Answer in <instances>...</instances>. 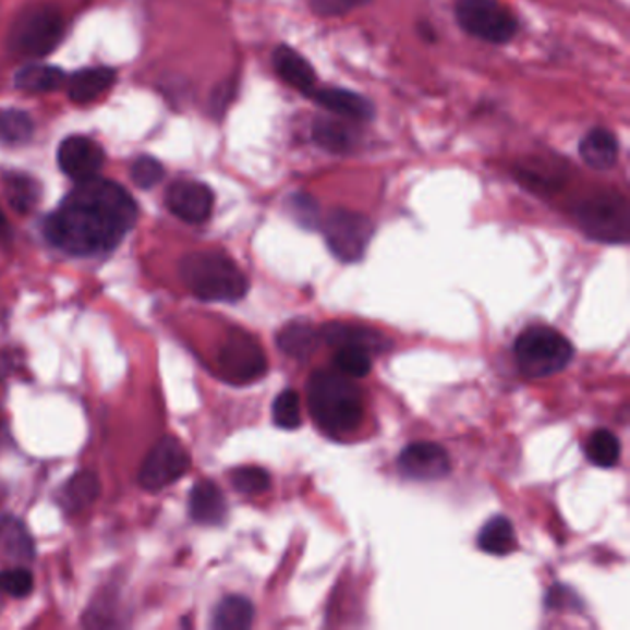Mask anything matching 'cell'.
<instances>
[{"instance_id":"9a60e30c","label":"cell","mask_w":630,"mask_h":630,"mask_svg":"<svg viewBox=\"0 0 630 630\" xmlns=\"http://www.w3.org/2000/svg\"><path fill=\"white\" fill-rule=\"evenodd\" d=\"M318 334L326 344L334 346V348L353 346V348H363L372 353L385 352L392 346L385 335L377 334L374 329L342 324V322H329Z\"/></svg>"},{"instance_id":"3957f363","label":"cell","mask_w":630,"mask_h":630,"mask_svg":"<svg viewBox=\"0 0 630 630\" xmlns=\"http://www.w3.org/2000/svg\"><path fill=\"white\" fill-rule=\"evenodd\" d=\"M180 278L204 302L233 303L249 292V279L235 261L220 252H193L180 261Z\"/></svg>"},{"instance_id":"f1b7e54d","label":"cell","mask_w":630,"mask_h":630,"mask_svg":"<svg viewBox=\"0 0 630 630\" xmlns=\"http://www.w3.org/2000/svg\"><path fill=\"white\" fill-rule=\"evenodd\" d=\"M34 135V121L25 111L8 108L0 110V143L23 145Z\"/></svg>"},{"instance_id":"6da1fadb","label":"cell","mask_w":630,"mask_h":630,"mask_svg":"<svg viewBox=\"0 0 630 630\" xmlns=\"http://www.w3.org/2000/svg\"><path fill=\"white\" fill-rule=\"evenodd\" d=\"M137 213L126 189L111 180L92 178L76 183L47 217L43 231L56 249L89 257L117 249L137 222Z\"/></svg>"},{"instance_id":"7c38bea8","label":"cell","mask_w":630,"mask_h":630,"mask_svg":"<svg viewBox=\"0 0 630 630\" xmlns=\"http://www.w3.org/2000/svg\"><path fill=\"white\" fill-rule=\"evenodd\" d=\"M398 470L407 480L438 481L451 472L449 455L435 443H414L401 451Z\"/></svg>"},{"instance_id":"277c9868","label":"cell","mask_w":630,"mask_h":630,"mask_svg":"<svg viewBox=\"0 0 630 630\" xmlns=\"http://www.w3.org/2000/svg\"><path fill=\"white\" fill-rule=\"evenodd\" d=\"M514 355L523 376L544 379L568 366L573 358V346L557 329L533 326L516 339Z\"/></svg>"},{"instance_id":"ffe728a7","label":"cell","mask_w":630,"mask_h":630,"mask_svg":"<svg viewBox=\"0 0 630 630\" xmlns=\"http://www.w3.org/2000/svg\"><path fill=\"white\" fill-rule=\"evenodd\" d=\"M117 74L110 68L82 69L69 82V97L76 104H87L102 97L116 84Z\"/></svg>"},{"instance_id":"52a82bcc","label":"cell","mask_w":630,"mask_h":630,"mask_svg":"<svg viewBox=\"0 0 630 630\" xmlns=\"http://www.w3.org/2000/svg\"><path fill=\"white\" fill-rule=\"evenodd\" d=\"M455 15L462 31L492 45L509 43L518 32V21L499 0H459Z\"/></svg>"},{"instance_id":"ac0fdd59","label":"cell","mask_w":630,"mask_h":630,"mask_svg":"<svg viewBox=\"0 0 630 630\" xmlns=\"http://www.w3.org/2000/svg\"><path fill=\"white\" fill-rule=\"evenodd\" d=\"M579 154L584 163L595 170L613 169L618 163L619 145L616 135L606 128H592L589 134H584Z\"/></svg>"},{"instance_id":"8fae6325","label":"cell","mask_w":630,"mask_h":630,"mask_svg":"<svg viewBox=\"0 0 630 630\" xmlns=\"http://www.w3.org/2000/svg\"><path fill=\"white\" fill-rule=\"evenodd\" d=\"M167 207L178 219L189 225H202L211 217L215 194L206 183L196 180H180L170 185L165 196Z\"/></svg>"},{"instance_id":"e0dca14e","label":"cell","mask_w":630,"mask_h":630,"mask_svg":"<svg viewBox=\"0 0 630 630\" xmlns=\"http://www.w3.org/2000/svg\"><path fill=\"white\" fill-rule=\"evenodd\" d=\"M274 69L279 74V78L291 85L298 92L307 95L316 87L315 69L310 61L305 60L296 49L281 45L274 50Z\"/></svg>"},{"instance_id":"1f68e13d","label":"cell","mask_w":630,"mask_h":630,"mask_svg":"<svg viewBox=\"0 0 630 630\" xmlns=\"http://www.w3.org/2000/svg\"><path fill=\"white\" fill-rule=\"evenodd\" d=\"M270 473L265 468L241 467L231 472V485L244 496H257L270 488Z\"/></svg>"},{"instance_id":"9c48e42d","label":"cell","mask_w":630,"mask_h":630,"mask_svg":"<svg viewBox=\"0 0 630 630\" xmlns=\"http://www.w3.org/2000/svg\"><path fill=\"white\" fill-rule=\"evenodd\" d=\"M268 371L267 355L259 342L243 329H233L219 350V372L231 385H250Z\"/></svg>"},{"instance_id":"30bf717a","label":"cell","mask_w":630,"mask_h":630,"mask_svg":"<svg viewBox=\"0 0 630 630\" xmlns=\"http://www.w3.org/2000/svg\"><path fill=\"white\" fill-rule=\"evenodd\" d=\"M189 467L191 459L180 440L174 437L159 438L141 464L137 483L148 492L163 490L183 477Z\"/></svg>"},{"instance_id":"d4e9b609","label":"cell","mask_w":630,"mask_h":630,"mask_svg":"<svg viewBox=\"0 0 630 630\" xmlns=\"http://www.w3.org/2000/svg\"><path fill=\"white\" fill-rule=\"evenodd\" d=\"M477 544L488 555L497 557L509 555L516 549L514 525L505 516H494L492 520L486 521L485 528L481 529Z\"/></svg>"},{"instance_id":"e575fe53","label":"cell","mask_w":630,"mask_h":630,"mask_svg":"<svg viewBox=\"0 0 630 630\" xmlns=\"http://www.w3.org/2000/svg\"><path fill=\"white\" fill-rule=\"evenodd\" d=\"M289 206H291L292 217L303 226V228H316L320 225V209H318V204H316L310 194H294L291 201H289Z\"/></svg>"},{"instance_id":"cb8c5ba5","label":"cell","mask_w":630,"mask_h":630,"mask_svg":"<svg viewBox=\"0 0 630 630\" xmlns=\"http://www.w3.org/2000/svg\"><path fill=\"white\" fill-rule=\"evenodd\" d=\"M100 492V483L93 472H80L69 480L68 485L61 490V505L68 512H82L89 505L95 504V499Z\"/></svg>"},{"instance_id":"4fadbf2b","label":"cell","mask_w":630,"mask_h":630,"mask_svg":"<svg viewBox=\"0 0 630 630\" xmlns=\"http://www.w3.org/2000/svg\"><path fill=\"white\" fill-rule=\"evenodd\" d=\"M58 163L74 182L97 178L104 165V148L85 135H71L58 148Z\"/></svg>"},{"instance_id":"44dd1931","label":"cell","mask_w":630,"mask_h":630,"mask_svg":"<svg viewBox=\"0 0 630 630\" xmlns=\"http://www.w3.org/2000/svg\"><path fill=\"white\" fill-rule=\"evenodd\" d=\"M313 141L331 154H348L358 143V132L348 122L320 117L313 122Z\"/></svg>"},{"instance_id":"2e32d148","label":"cell","mask_w":630,"mask_h":630,"mask_svg":"<svg viewBox=\"0 0 630 630\" xmlns=\"http://www.w3.org/2000/svg\"><path fill=\"white\" fill-rule=\"evenodd\" d=\"M189 514L201 525H222L228 516V501L219 486L211 481H201L189 494Z\"/></svg>"},{"instance_id":"d590c367","label":"cell","mask_w":630,"mask_h":630,"mask_svg":"<svg viewBox=\"0 0 630 630\" xmlns=\"http://www.w3.org/2000/svg\"><path fill=\"white\" fill-rule=\"evenodd\" d=\"M371 0H311V7L320 15H344Z\"/></svg>"},{"instance_id":"d6986e66","label":"cell","mask_w":630,"mask_h":630,"mask_svg":"<svg viewBox=\"0 0 630 630\" xmlns=\"http://www.w3.org/2000/svg\"><path fill=\"white\" fill-rule=\"evenodd\" d=\"M34 555V540L25 525L10 516L0 518V557L8 562L28 564Z\"/></svg>"},{"instance_id":"8d00e7d4","label":"cell","mask_w":630,"mask_h":630,"mask_svg":"<svg viewBox=\"0 0 630 630\" xmlns=\"http://www.w3.org/2000/svg\"><path fill=\"white\" fill-rule=\"evenodd\" d=\"M231 92H233V85H222V89L215 93V108H225L228 100H230Z\"/></svg>"},{"instance_id":"4316f807","label":"cell","mask_w":630,"mask_h":630,"mask_svg":"<svg viewBox=\"0 0 630 630\" xmlns=\"http://www.w3.org/2000/svg\"><path fill=\"white\" fill-rule=\"evenodd\" d=\"M65 82V73L52 65H31L15 76V85L23 92H54Z\"/></svg>"},{"instance_id":"8992f818","label":"cell","mask_w":630,"mask_h":630,"mask_svg":"<svg viewBox=\"0 0 630 630\" xmlns=\"http://www.w3.org/2000/svg\"><path fill=\"white\" fill-rule=\"evenodd\" d=\"M65 34V21L58 10L49 7L31 8L21 13L12 34L10 45L19 54L43 58L54 52Z\"/></svg>"},{"instance_id":"836d02e7","label":"cell","mask_w":630,"mask_h":630,"mask_svg":"<svg viewBox=\"0 0 630 630\" xmlns=\"http://www.w3.org/2000/svg\"><path fill=\"white\" fill-rule=\"evenodd\" d=\"M130 174H132L135 185H140L141 189H150L163 180L165 169L158 159L141 156L132 163Z\"/></svg>"},{"instance_id":"484cf974","label":"cell","mask_w":630,"mask_h":630,"mask_svg":"<svg viewBox=\"0 0 630 630\" xmlns=\"http://www.w3.org/2000/svg\"><path fill=\"white\" fill-rule=\"evenodd\" d=\"M4 191L13 209L19 213H28L36 207L41 196L39 183L34 178L21 174V172H7L4 174Z\"/></svg>"},{"instance_id":"f546056e","label":"cell","mask_w":630,"mask_h":630,"mask_svg":"<svg viewBox=\"0 0 630 630\" xmlns=\"http://www.w3.org/2000/svg\"><path fill=\"white\" fill-rule=\"evenodd\" d=\"M334 364L335 371L340 372L342 376L350 379H363L372 371L371 352L363 348H353V346H342L335 348Z\"/></svg>"},{"instance_id":"7a4b0ae2","label":"cell","mask_w":630,"mask_h":630,"mask_svg":"<svg viewBox=\"0 0 630 630\" xmlns=\"http://www.w3.org/2000/svg\"><path fill=\"white\" fill-rule=\"evenodd\" d=\"M307 405L318 429L328 437H348L363 424V392L340 372L318 371L311 376Z\"/></svg>"},{"instance_id":"7402d4cb","label":"cell","mask_w":630,"mask_h":630,"mask_svg":"<svg viewBox=\"0 0 630 630\" xmlns=\"http://www.w3.org/2000/svg\"><path fill=\"white\" fill-rule=\"evenodd\" d=\"M318 342L320 334L307 322H291L278 335L279 350L296 361L310 359Z\"/></svg>"},{"instance_id":"5b68a950","label":"cell","mask_w":630,"mask_h":630,"mask_svg":"<svg viewBox=\"0 0 630 630\" xmlns=\"http://www.w3.org/2000/svg\"><path fill=\"white\" fill-rule=\"evenodd\" d=\"M581 230L599 243L627 244L630 237V207L623 196L613 191L592 194L576 207Z\"/></svg>"},{"instance_id":"74e56055","label":"cell","mask_w":630,"mask_h":630,"mask_svg":"<svg viewBox=\"0 0 630 630\" xmlns=\"http://www.w3.org/2000/svg\"><path fill=\"white\" fill-rule=\"evenodd\" d=\"M4 231H7V217H4V213L0 209V237H2Z\"/></svg>"},{"instance_id":"83f0119b","label":"cell","mask_w":630,"mask_h":630,"mask_svg":"<svg viewBox=\"0 0 630 630\" xmlns=\"http://www.w3.org/2000/svg\"><path fill=\"white\" fill-rule=\"evenodd\" d=\"M586 457L595 467L613 468L618 464L619 453H621V444L618 437L608 429H599L592 433L586 443Z\"/></svg>"},{"instance_id":"603a6c76","label":"cell","mask_w":630,"mask_h":630,"mask_svg":"<svg viewBox=\"0 0 630 630\" xmlns=\"http://www.w3.org/2000/svg\"><path fill=\"white\" fill-rule=\"evenodd\" d=\"M254 605L243 595H228L213 613V627L219 630H244L254 623Z\"/></svg>"},{"instance_id":"d6a6232c","label":"cell","mask_w":630,"mask_h":630,"mask_svg":"<svg viewBox=\"0 0 630 630\" xmlns=\"http://www.w3.org/2000/svg\"><path fill=\"white\" fill-rule=\"evenodd\" d=\"M32 590H34V577L23 566L0 571V594L23 599L32 594Z\"/></svg>"},{"instance_id":"4dcf8cb0","label":"cell","mask_w":630,"mask_h":630,"mask_svg":"<svg viewBox=\"0 0 630 630\" xmlns=\"http://www.w3.org/2000/svg\"><path fill=\"white\" fill-rule=\"evenodd\" d=\"M274 424L279 429H298L302 425V401L294 390H283L272 403Z\"/></svg>"},{"instance_id":"5bb4252c","label":"cell","mask_w":630,"mask_h":630,"mask_svg":"<svg viewBox=\"0 0 630 630\" xmlns=\"http://www.w3.org/2000/svg\"><path fill=\"white\" fill-rule=\"evenodd\" d=\"M311 100H315L318 106L331 111L335 116L342 117L346 121H371L376 116V108L368 98L350 92V89H339V87H324V89H313L307 93Z\"/></svg>"},{"instance_id":"ba28073f","label":"cell","mask_w":630,"mask_h":630,"mask_svg":"<svg viewBox=\"0 0 630 630\" xmlns=\"http://www.w3.org/2000/svg\"><path fill=\"white\" fill-rule=\"evenodd\" d=\"M322 233L335 257L344 263H355L374 237V225L363 213L352 209H334L322 220Z\"/></svg>"}]
</instances>
